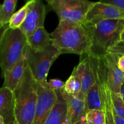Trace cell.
I'll return each mask as SVG.
<instances>
[{
  "mask_svg": "<svg viewBox=\"0 0 124 124\" xmlns=\"http://www.w3.org/2000/svg\"><path fill=\"white\" fill-rule=\"evenodd\" d=\"M52 45L60 54H87L90 40L84 24L60 21L51 34Z\"/></svg>",
  "mask_w": 124,
  "mask_h": 124,
  "instance_id": "obj_1",
  "label": "cell"
},
{
  "mask_svg": "<svg viewBox=\"0 0 124 124\" xmlns=\"http://www.w3.org/2000/svg\"><path fill=\"white\" fill-rule=\"evenodd\" d=\"M117 65L119 69L124 73V56H120L117 61Z\"/></svg>",
  "mask_w": 124,
  "mask_h": 124,
  "instance_id": "obj_28",
  "label": "cell"
},
{
  "mask_svg": "<svg viewBox=\"0 0 124 124\" xmlns=\"http://www.w3.org/2000/svg\"><path fill=\"white\" fill-rule=\"evenodd\" d=\"M0 124H4V121L3 117L1 115H0Z\"/></svg>",
  "mask_w": 124,
  "mask_h": 124,
  "instance_id": "obj_32",
  "label": "cell"
},
{
  "mask_svg": "<svg viewBox=\"0 0 124 124\" xmlns=\"http://www.w3.org/2000/svg\"><path fill=\"white\" fill-rule=\"evenodd\" d=\"M85 119L88 124H105V113L102 110H89L85 113Z\"/></svg>",
  "mask_w": 124,
  "mask_h": 124,
  "instance_id": "obj_20",
  "label": "cell"
},
{
  "mask_svg": "<svg viewBox=\"0 0 124 124\" xmlns=\"http://www.w3.org/2000/svg\"><path fill=\"white\" fill-rule=\"evenodd\" d=\"M28 5H29V1H27L23 7H22L20 9L18 10L12 15L8 24L10 29H18L20 28L26 17Z\"/></svg>",
  "mask_w": 124,
  "mask_h": 124,
  "instance_id": "obj_18",
  "label": "cell"
},
{
  "mask_svg": "<svg viewBox=\"0 0 124 124\" xmlns=\"http://www.w3.org/2000/svg\"><path fill=\"white\" fill-rule=\"evenodd\" d=\"M26 66V61L24 54L10 71L5 73L2 77L4 80L2 87H6L13 92L24 75Z\"/></svg>",
  "mask_w": 124,
  "mask_h": 124,
  "instance_id": "obj_16",
  "label": "cell"
},
{
  "mask_svg": "<svg viewBox=\"0 0 124 124\" xmlns=\"http://www.w3.org/2000/svg\"><path fill=\"white\" fill-rule=\"evenodd\" d=\"M15 116L18 124H32L38 99V82L26 63L24 75L13 92Z\"/></svg>",
  "mask_w": 124,
  "mask_h": 124,
  "instance_id": "obj_3",
  "label": "cell"
},
{
  "mask_svg": "<svg viewBox=\"0 0 124 124\" xmlns=\"http://www.w3.org/2000/svg\"><path fill=\"white\" fill-rule=\"evenodd\" d=\"M17 0H5L2 5H0V21L1 25H7L10 18L14 14Z\"/></svg>",
  "mask_w": 124,
  "mask_h": 124,
  "instance_id": "obj_17",
  "label": "cell"
},
{
  "mask_svg": "<svg viewBox=\"0 0 124 124\" xmlns=\"http://www.w3.org/2000/svg\"><path fill=\"white\" fill-rule=\"evenodd\" d=\"M26 61L36 82L46 87L47 76L53 62L60 54L52 45L41 52H34L27 45L24 50Z\"/></svg>",
  "mask_w": 124,
  "mask_h": 124,
  "instance_id": "obj_5",
  "label": "cell"
},
{
  "mask_svg": "<svg viewBox=\"0 0 124 124\" xmlns=\"http://www.w3.org/2000/svg\"><path fill=\"white\" fill-rule=\"evenodd\" d=\"M100 2L112 5L124 10V0H101Z\"/></svg>",
  "mask_w": 124,
  "mask_h": 124,
  "instance_id": "obj_25",
  "label": "cell"
},
{
  "mask_svg": "<svg viewBox=\"0 0 124 124\" xmlns=\"http://www.w3.org/2000/svg\"><path fill=\"white\" fill-rule=\"evenodd\" d=\"M48 6L58 16L59 21L85 24L87 13L95 2L86 0H48Z\"/></svg>",
  "mask_w": 124,
  "mask_h": 124,
  "instance_id": "obj_6",
  "label": "cell"
},
{
  "mask_svg": "<svg viewBox=\"0 0 124 124\" xmlns=\"http://www.w3.org/2000/svg\"><path fill=\"white\" fill-rule=\"evenodd\" d=\"M100 57L104 64L105 79L108 88L113 93L119 94L124 76V73L117 65V61L120 56L107 52Z\"/></svg>",
  "mask_w": 124,
  "mask_h": 124,
  "instance_id": "obj_9",
  "label": "cell"
},
{
  "mask_svg": "<svg viewBox=\"0 0 124 124\" xmlns=\"http://www.w3.org/2000/svg\"><path fill=\"white\" fill-rule=\"evenodd\" d=\"M106 19H124V10L100 1L95 2L86 14L85 23H96Z\"/></svg>",
  "mask_w": 124,
  "mask_h": 124,
  "instance_id": "obj_10",
  "label": "cell"
},
{
  "mask_svg": "<svg viewBox=\"0 0 124 124\" xmlns=\"http://www.w3.org/2000/svg\"></svg>",
  "mask_w": 124,
  "mask_h": 124,
  "instance_id": "obj_34",
  "label": "cell"
},
{
  "mask_svg": "<svg viewBox=\"0 0 124 124\" xmlns=\"http://www.w3.org/2000/svg\"><path fill=\"white\" fill-rule=\"evenodd\" d=\"M63 90L55 91L58 99L44 124H64L67 113V104Z\"/></svg>",
  "mask_w": 124,
  "mask_h": 124,
  "instance_id": "obj_15",
  "label": "cell"
},
{
  "mask_svg": "<svg viewBox=\"0 0 124 124\" xmlns=\"http://www.w3.org/2000/svg\"><path fill=\"white\" fill-rule=\"evenodd\" d=\"M27 37L19 29H9L0 46L1 76L10 71L24 55Z\"/></svg>",
  "mask_w": 124,
  "mask_h": 124,
  "instance_id": "obj_4",
  "label": "cell"
},
{
  "mask_svg": "<svg viewBox=\"0 0 124 124\" xmlns=\"http://www.w3.org/2000/svg\"><path fill=\"white\" fill-rule=\"evenodd\" d=\"M17 124V123H16V124Z\"/></svg>",
  "mask_w": 124,
  "mask_h": 124,
  "instance_id": "obj_35",
  "label": "cell"
},
{
  "mask_svg": "<svg viewBox=\"0 0 124 124\" xmlns=\"http://www.w3.org/2000/svg\"><path fill=\"white\" fill-rule=\"evenodd\" d=\"M46 14V6L43 1H29L26 17L19 29L26 37L30 36L38 29L44 27Z\"/></svg>",
  "mask_w": 124,
  "mask_h": 124,
  "instance_id": "obj_7",
  "label": "cell"
},
{
  "mask_svg": "<svg viewBox=\"0 0 124 124\" xmlns=\"http://www.w3.org/2000/svg\"><path fill=\"white\" fill-rule=\"evenodd\" d=\"M74 124H88L87 122H86V119H85V117H84V118H83L81 120L78 121V122H77L76 123Z\"/></svg>",
  "mask_w": 124,
  "mask_h": 124,
  "instance_id": "obj_30",
  "label": "cell"
},
{
  "mask_svg": "<svg viewBox=\"0 0 124 124\" xmlns=\"http://www.w3.org/2000/svg\"><path fill=\"white\" fill-rule=\"evenodd\" d=\"M105 124H115L113 116V107L112 105L105 107Z\"/></svg>",
  "mask_w": 124,
  "mask_h": 124,
  "instance_id": "obj_24",
  "label": "cell"
},
{
  "mask_svg": "<svg viewBox=\"0 0 124 124\" xmlns=\"http://www.w3.org/2000/svg\"></svg>",
  "mask_w": 124,
  "mask_h": 124,
  "instance_id": "obj_36",
  "label": "cell"
},
{
  "mask_svg": "<svg viewBox=\"0 0 124 124\" xmlns=\"http://www.w3.org/2000/svg\"><path fill=\"white\" fill-rule=\"evenodd\" d=\"M108 53L115 54L119 56H124V40L119 41L108 50Z\"/></svg>",
  "mask_w": 124,
  "mask_h": 124,
  "instance_id": "obj_23",
  "label": "cell"
},
{
  "mask_svg": "<svg viewBox=\"0 0 124 124\" xmlns=\"http://www.w3.org/2000/svg\"><path fill=\"white\" fill-rule=\"evenodd\" d=\"M58 99L57 92L38 83V99L32 124H44Z\"/></svg>",
  "mask_w": 124,
  "mask_h": 124,
  "instance_id": "obj_8",
  "label": "cell"
},
{
  "mask_svg": "<svg viewBox=\"0 0 124 124\" xmlns=\"http://www.w3.org/2000/svg\"><path fill=\"white\" fill-rule=\"evenodd\" d=\"M85 57L80 59V62L73 70L72 75L79 78L81 82V91L80 93L86 96L88 91L94 82V73L91 57L84 54Z\"/></svg>",
  "mask_w": 124,
  "mask_h": 124,
  "instance_id": "obj_11",
  "label": "cell"
},
{
  "mask_svg": "<svg viewBox=\"0 0 124 124\" xmlns=\"http://www.w3.org/2000/svg\"><path fill=\"white\" fill-rule=\"evenodd\" d=\"M120 98H122V101H124V82H123L122 84L121 87H120Z\"/></svg>",
  "mask_w": 124,
  "mask_h": 124,
  "instance_id": "obj_29",
  "label": "cell"
},
{
  "mask_svg": "<svg viewBox=\"0 0 124 124\" xmlns=\"http://www.w3.org/2000/svg\"><path fill=\"white\" fill-rule=\"evenodd\" d=\"M124 40V29L123 31H122L121 34H120V41H123Z\"/></svg>",
  "mask_w": 124,
  "mask_h": 124,
  "instance_id": "obj_31",
  "label": "cell"
},
{
  "mask_svg": "<svg viewBox=\"0 0 124 124\" xmlns=\"http://www.w3.org/2000/svg\"><path fill=\"white\" fill-rule=\"evenodd\" d=\"M90 40V48L87 54L100 57L120 41L124 28V19H106L96 23L84 24Z\"/></svg>",
  "mask_w": 124,
  "mask_h": 124,
  "instance_id": "obj_2",
  "label": "cell"
},
{
  "mask_svg": "<svg viewBox=\"0 0 124 124\" xmlns=\"http://www.w3.org/2000/svg\"><path fill=\"white\" fill-rule=\"evenodd\" d=\"M10 28L9 26V24H7V25H2V26L0 27V46H1V42H2L6 32L8 31V30Z\"/></svg>",
  "mask_w": 124,
  "mask_h": 124,
  "instance_id": "obj_26",
  "label": "cell"
},
{
  "mask_svg": "<svg viewBox=\"0 0 124 124\" xmlns=\"http://www.w3.org/2000/svg\"><path fill=\"white\" fill-rule=\"evenodd\" d=\"M0 115L4 124H15V104L13 92L6 87L0 88Z\"/></svg>",
  "mask_w": 124,
  "mask_h": 124,
  "instance_id": "obj_13",
  "label": "cell"
},
{
  "mask_svg": "<svg viewBox=\"0 0 124 124\" xmlns=\"http://www.w3.org/2000/svg\"><path fill=\"white\" fill-rule=\"evenodd\" d=\"M27 45L34 52H41L52 45L51 34L44 27L39 28L30 36H27Z\"/></svg>",
  "mask_w": 124,
  "mask_h": 124,
  "instance_id": "obj_14",
  "label": "cell"
},
{
  "mask_svg": "<svg viewBox=\"0 0 124 124\" xmlns=\"http://www.w3.org/2000/svg\"><path fill=\"white\" fill-rule=\"evenodd\" d=\"M64 83L65 82L58 79H52L47 82L46 88L53 91L60 90L64 88Z\"/></svg>",
  "mask_w": 124,
  "mask_h": 124,
  "instance_id": "obj_22",
  "label": "cell"
},
{
  "mask_svg": "<svg viewBox=\"0 0 124 124\" xmlns=\"http://www.w3.org/2000/svg\"><path fill=\"white\" fill-rule=\"evenodd\" d=\"M67 104V113L64 124H74L85 117V100L76 94H68L63 90Z\"/></svg>",
  "mask_w": 124,
  "mask_h": 124,
  "instance_id": "obj_12",
  "label": "cell"
},
{
  "mask_svg": "<svg viewBox=\"0 0 124 124\" xmlns=\"http://www.w3.org/2000/svg\"><path fill=\"white\" fill-rule=\"evenodd\" d=\"M113 111L120 117L124 119V102L120 94L111 92Z\"/></svg>",
  "mask_w": 124,
  "mask_h": 124,
  "instance_id": "obj_21",
  "label": "cell"
},
{
  "mask_svg": "<svg viewBox=\"0 0 124 124\" xmlns=\"http://www.w3.org/2000/svg\"><path fill=\"white\" fill-rule=\"evenodd\" d=\"M2 26V25H1V21H0V27Z\"/></svg>",
  "mask_w": 124,
  "mask_h": 124,
  "instance_id": "obj_33",
  "label": "cell"
},
{
  "mask_svg": "<svg viewBox=\"0 0 124 124\" xmlns=\"http://www.w3.org/2000/svg\"><path fill=\"white\" fill-rule=\"evenodd\" d=\"M63 90L68 94H79L81 91V81L77 76L71 75L64 83Z\"/></svg>",
  "mask_w": 124,
  "mask_h": 124,
  "instance_id": "obj_19",
  "label": "cell"
},
{
  "mask_svg": "<svg viewBox=\"0 0 124 124\" xmlns=\"http://www.w3.org/2000/svg\"><path fill=\"white\" fill-rule=\"evenodd\" d=\"M113 116L115 124H124V119H123L122 117L118 116V115H117V114H115L113 111Z\"/></svg>",
  "mask_w": 124,
  "mask_h": 124,
  "instance_id": "obj_27",
  "label": "cell"
}]
</instances>
